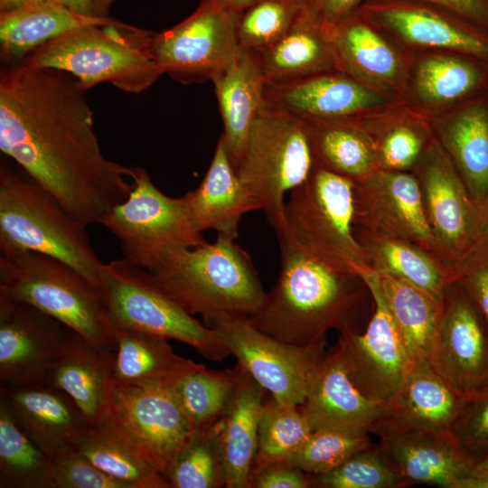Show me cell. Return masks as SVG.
Returning <instances> with one entry per match:
<instances>
[{
	"mask_svg": "<svg viewBox=\"0 0 488 488\" xmlns=\"http://www.w3.org/2000/svg\"><path fill=\"white\" fill-rule=\"evenodd\" d=\"M0 400L50 457L74 446L91 427L73 399L49 383L0 385Z\"/></svg>",
	"mask_w": 488,
	"mask_h": 488,
	"instance_id": "cell-24",
	"label": "cell"
},
{
	"mask_svg": "<svg viewBox=\"0 0 488 488\" xmlns=\"http://www.w3.org/2000/svg\"><path fill=\"white\" fill-rule=\"evenodd\" d=\"M114 360L115 351L94 344L69 328L46 383L69 395L89 423L98 426L106 412Z\"/></svg>",
	"mask_w": 488,
	"mask_h": 488,
	"instance_id": "cell-29",
	"label": "cell"
},
{
	"mask_svg": "<svg viewBox=\"0 0 488 488\" xmlns=\"http://www.w3.org/2000/svg\"><path fill=\"white\" fill-rule=\"evenodd\" d=\"M235 240L218 235L212 243L171 249L148 271L168 296L203 323L226 314L249 316L267 293L250 257Z\"/></svg>",
	"mask_w": 488,
	"mask_h": 488,
	"instance_id": "cell-3",
	"label": "cell"
},
{
	"mask_svg": "<svg viewBox=\"0 0 488 488\" xmlns=\"http://www.w3.org/2000/svg\"><path fill=\"white\" fill-rule=\"evenodd\" d=\"M305 121L314 157L323 167L353 183L380 169L373 142L358 120Z\"/></svg>",
	"mask_w": 488,
	"mask_h": 488,
	"instance_id": "cell-37",
	"label": "cell"
},
{
	"mask_svg": "<svg viewBox=\"0 0 488 488\" xmlns=\"http://www.w3.org/2000/svg\"><path fill=\"white\" fill-rule=\"evenodd\" d=\"M456 280L471 296L488 329V248L481 241L457 266Z\"/></svg>",
	"mask_w": 488,
	"mask_h": 488,
	"instance_id": "cell-49",
	"label": "cell"
},
{
	"mask_svg": "<svg viewBox=\"0 0 488 488\" xmlns=\"http://www.w3.org/2000/svg\"><path fill=\"white\" fill-rule=\"evenodd\" d=\"M133 189L101 221L118 240L125 258L149 270L167 251L207 243L183 196L162 192L145 169L134 166Z\"/></svg>",
	"mask_w": 488,
	"mask_h": 488,
	"instance_id": "cell-10",
	"label": "cell"
},
{
	"mask_svg": "<svg viewBox=\"0 0 488 488\" xmlns=\"http://www.w3.org/2000/svg\"><path fill=\"white\" fill-rule=\"evenodd\" d=\"M442 10L488 36V0H412Z\"/></svg>",
	"mask_w": 488,
	"mask_h": 488,
	"instance_id": "cell-51",
	"label": "cell"
},
{
	"mask_svg": "<svg viewBox=\"0 0 488 488\" xmlns=\"http://www.w3.org/2000/svg\"><path fill=\"white\" fill-rule=\"evenodd\" d=\"M374 269L408 282L441 300L456 271L425 249L404 239L355 228Z\"/></svg>",
	"mask_w": 488,
	"mask_h": 488,
	"instance_id": "cell-34",
	"label": "cell"
},
{
	"mask_svg": "<svg viewBox=\"0 0 488 488\" xmlns=\"http://www.w3.org/2000/svg\"><path fill=\"white\" fill-rule=\"evenodd\" d=\"M359 277L369 289L375 310L366 331L359 334L351 324L339 332L337 348L348 376L369 399L386 407L399 396L415 361L382 296L373 267Z\"/></svg>",
	"mask_w": 488,
	"mask_h": 488,
	"instance_id": "cell-12",
	"label": "cell"
},
{
	"mask_svg": "<svg viewBox=\"0 0 488 488\" xmlns=\"http://www.w3.org/2000/svg\"><path fill=\"white\" fill-rule=\"evenodd\" d=\"M377 272L382 296L411 357L430 361L440 323L441 300L408 282Z\"/></svg>",
	"mask_w": 488,
	"mask_h": 488,
	"instance_id": "cell-38",
	"label": "cell"
},
{
	"mask_svg": "<svg viewBox=\"0 0 488 488\" xmlns=\"http://www.w3.org/2000/svg\"><path fill=\"white\" fill-rule=\"evenodd\" d=\"M323 488H401L411 483L387 461L377 445L362 450L337 468L310 475Z\"/></svg>",
	"mask_w": 488,
	"mask_h": 488,
	"instance_id": "cell-45",
	"label": "cell"
},
{
	"mask_svg": "<svg viewBox=\"0 0 488 488\" xmlns=\"http://www.w3.org/2000/svg\"><path fill=\"white\" fill-rule=\"evenodd\" d=\"M281 268L260 307L248 316L259 331L302 348L326 344V333L351 324L370 294L356 274L334 267L277 235Z\"/></svg>",
	"mask_w": 488,
	"mask_h": 488,
	"instance_id": "cell-2",
	"label": "cell"
},
{
	"mask_svg": "<svg viewBox=\"0 0 488 488\" xmlns=\"http://www.w3.org/2000/svg\"><path fill=\"white\" fill-rule=\"evenodd\" d=\"M354 183L318 163L289 192L285 221L289 238L318 259L357 276L373 267L354 234Z\"/></svg>",
	"mask_w": 488,
	"mask_h": 488,
	"instance_id": "cell-8",
	"label": "cell"
},
{
	"mask_svg": "<svg viewBox=\"0 0 488 488\" xmlns=\"http://www.w3.org/2000/svg\"><path fill=\"white\" fill-rule=\"evenodd\" d=\"M86 226L14 162L0 165V251L26 249L58 258L101 288L105 264Z\"/></svg>",
	"mask_w": 488,
	"mask_h": 488,
	"instance_id": "cell-4",
	"label": "cell"
},
{
	"mask_svg": "<svg viewBox=\"0 0 488 488\" xmlns=\"http://www.w3.org/2000/svg\"><path fill=\"white\" fill-rule=\"evenodd\" d=\"M192 221L200 232L238 238L240 219L260 210L256 199L239 180L220 138L210 166L199 186L184 194Z\"/></svg>",
	"mask_w": 488,
	"mask_h": 488,
	"instance_id": "cell-32",
	"label": "cell"
},
{
	"mask_svg": "<svg viewBox=\"0 0 488 488\" xmlns=\"http://www.w3.org/2000/svg\"><path fill=\"white\" fill-rule=\"evenodd\" d=\"M88 89L73 75L20 62L0 73V150L86 227L124 202L134 167L105 157Z\"/></svg>",
	"mask_w": 488,
	"mask_h": 488,
	"instance_id": "cell-1",
	"label": "cell"
},
{
	"mask_svg": "<svg viewBox=\"0 0 488 488\" xmlns=\"http://www.w3.org/2000/svg\"><path fill=\"white\" fill-rule=\"evenodd\" d=\"M309 474L290 461H276L251 466L248 488H308Z\"/></svg>",
	"mask_w": 488,
	"mask_h": 488,
	"instance_id": "cell-50",
	"label": "cell"
},
{
	"mask_svg": "<svg viewBox=\"0 0 488 488\" xmlns=\"http://www.w3.org/2000/svg\"><path fill=\"white\" fill-rule=\"evenodd\" d=\"M316 164L306 121L265 100L235 170L277 235L286 232L285 194L304 183Z\"/></svg>",
	"mask_w": 488,
	"mask_h": 488,
	"instance_id": "cell-7",
	"label": "cell"
},
{
	"mask_svg": "<svg viewBox=\"0 0 488 488\" xmlns=\"http://www.w3.org/2000/svg\"><path fill=\"white\" fill-rule=\"evenodd\" d=\"M367 0H313L314 5L329 31L348 18Z\"/></svg>",
	"mask_w": 488,
	"mask_h": 488,
	"instance_id": "cell-52",
	"label": "cell"
},
{
	"mask_svg": "<svg viewBox=\"0 0 488 488\" xmlns=\"http://www.w3.org/2000/svg\"><path fill=\"white\" fill-rule=\"evenodd\" d=\"M116 0H93L95 14L98 16H108V11Z\"/></svg>",
	"mask_w": 488,
	"mask_h": 488,
	"instance_id": "cell-57",
	"label": "cell"
},
{
	"mask_svg": "<svg viewBox=\"0 0 488 488\" xmlns=\"http://www.w3.org/2000/svg\"><path fill=\"white\" fill-rule=\"evenodd\" d=\"M265 391L241 368L231 399L221 417L211 425L221 455L227 488H248L249 472L258 450V424Z\"/></svg>",
	"mask_w": 488,
	"mask_h": 488,
	"instance_id": "cell-30",
	"label": "cell"
},
{
	"mask_svg": "<svg viewBox=\"0 0 488 488\" xmlns=\"http://www.w3.org/2000/svg\"><path fill=\"white\" fill-rule=\"evenodd\" d=\"M58 2L77 14L98 16L95 14L93 0H58Z\"/></svg>",
	"mask_w": 488,
	"mask_h": 488,
	"instance_id": "cell-53",
	"label": "cell"
},
{
	"mask_svg": "<svg viewBox=\"0 0 488 488\" xmlns=\"http://www.w3.org/2000/svg\"><path fill=\"white\" fill-rule=\"evenodd\" d=\"M74 447L98 469L128 488H171L164 475L105 425L91 426Z\"/></svg>",
	"mask_w": 488,
	"mask_h": 488,
	"instance_id": "cell-39",
	"label": "cell"
},
{
	"mask_svg": "<svg viewBox=\"0 0 488 488\" xmlns=\"http://www.w3.org/2000/svg\"><path fill=\"white\" fill-rule=\"evenodd\" d=\"M479 241L488 248V209L482 217Z\"/></svg>",
	"mask_w": 488,
	"mask_h": 488,
	"instance_id": "cell-58",
	"label": "cell"
},
{
	"mask_svg": "<svg viewBox=\"0 0 488 488\" xmlns=\"http://www.w3.org/2000/svg\"><path fill=\"white\" fill-rule=\"evenodd\" d=\"M240 372L239 364L223 371L211 370L201 364L173 388L194 431L214 424L221 417L233 396Z\"/></svg>",
	"mask_w": 488,
	"mask_h": 488,
	"instance_id": "cell-40",
	"label": "cell"
},
{
	"mask_svg": "<svg viewBox=\"0 0 488 488\" xmlns=\"http://www.w3.org/2000/svg\"><path fill=\"white\" fill-rule=\"evenodd\" d=\"M101 289L112 325L180 341L212 361L231 355L213 329L178 305L148 270L128 259L105 264Z\"/></svg>",
	"mask_w": 488,
	"mask_h": 488,
	"instance_id": "cell-9",
	"label": "cell"
},
{
	"mask_svg": "<svg viewBox=\"0 0 488 488\" xmlns=\"http://www.w3.org/2000/svg\"><path fill=\"white\" fill-rule=\"evenodd\" d=\"M338 70L389 98L402 100L411 52L359 11L330 30Z\"/></svg>",
	"mask_w": 488,
	"mask_h": 488,
	"instance_id": "cell-22",
	"label": "cell"
},
{
	"mask_svg": "<svg viewBox=\"0 0 488 488\" xmlns=\"http://www.w3.org/2000/svg\"><path fill=\"white\" fill-rule=\"evenodd\" d=\"M29 5V0H0V13H7Z\"/></svg>",
	"mask_w": 488,
	"mask_h": 488,
	"instance_id": "cell-56",
	"label": "cell"
},
{
	"mask_svg": "<svg viewBox=\"0 0 488 488\" xmlns=\"http://www.w3.org/2000/svg\"><path fill=\"white\" fill-rule=\"evenodd\" d=\"M68 329L34 306L0 293V385L46 383Z\"/></svg>",
	"mask_w": 488,
	"mask_h": 488,
	"instance_id": "cell-18",
	"label": "cell"
},
{
	"mask_svg": "<svg viewBox=\"0 0 488 488\" xmlns=\"http://www.w3.org/2000/svg\"><path fill=\"white\" fill-rule=\"evenodd\" d=\"M48 456L0 400V488H47Z\"/></svg>",
	"mask_w": 488,
	"mask_h": 488,
	"instance_id": "cell-41",
	"label": "cell"
},
{
	"mask_svg": "<svg viewBox=\"0 0 488 488\" xmlns=\"http://www.w3.org/2000/svg\"><path fill=\"white\" fill-rule=\"evenodd\" d=\"M313 430L299 406L264 402L258 424V450L253 465L290 461Z\"/></svg>",
	"mask_w": 488,
	"mask_h": 488,
	"instance_id": "cell-42",
	"label": "cell"
},
{
	"mask_svg": "<svg viewBox=\"0 0 488 488\" xmlns=\"http://www.w3.org/2000/svg\"><path fill=\"white\" fill-rule=\"evenodd\" d=\"M122 23L108 16L82 15L61 4H29L0 13L1 56L20 61L35 47L71 30Z\"/></svg>",
	"mask_w": 488,
	"mask_h": 488,
	"instance_id": "cell-36",
	"label": "cell"
},
{
	"mask_svg": "<svg viewBox=\"0 0 488 488\" xmlns=\"http://www.w3.org/2000/svg\"><path fill=\"white\" fill-rule=\"evenodd\" d=\"M358 11L408 52L450 51L488 61V36L436 7L412 0H367Z\"/></svg>",
	"mask_w": 488,
	"mask_h": 488,
	"instance_id": "cell-19",
	"label": "cell"
},
{
	"mask_svg": "<svg viewBox=\"0 0 488 488\" xmlns=\"http://www.w3.org/2000/svg\"><path fill=\"white\" fill-rule=\"evenodd\" d=\"M382 170L410 171L435 136L429 120L403 101L358 120Z\"/></svg>",
	"mask_w": 488,
	"mask_h": 488,
	"instance_id": "cell-35",
	"label": "cell"
},
{
	"mask_svg": "<svg viewBox=\"0 0 488 488\" xmlns=\"http://www.w3.org/2000/svg\"><path fill=\"white\" fill-rule=\"evenodd\" d=\"M47 488H128L93 465L73 446L50 457Z\"/></svg>",
	"mask_w": 488,
	"mask_h": 488,
	"instance_id": "cell-47",
	"label": "cell"
},
{
	"mask_svg": "<svg viewBox=\"0 0 488 488\" xmlns=\"http://www.w3.org/2000/svg\"><path fill=\"white\" fill-rule=\"evenodd\" d=\"M310 0H254L239 13V47L261 52L281 38Z\"/></svg>",
	"mask_w": 488,
	"mask_h": 488,
	"instance_id": "cell-44",
	"label": "cell"
},
{
	"mask_svg": "<svg viewBox=\"0 0 488 488\" xmlns=\"http://www.w3.org/2000/svg\"><path fill=\"white\" fill-rule=\"evenodd\" d=\"M472 474L488 475V457L474 466Z\"/></svg>",
	"mask_w": 488,
	"mask_h": 488,
	"instance_id": "cell-59",
	"label": "cell"
},
{
	"mask_svg": "<svg viewBox=\"0 0 488 488\" xmlns=\"http://www.w3.org/2000/svg\"><path fill=\"white\" fill-rule=\"evenodd\" d=\"M0 293L116 352L102 289L65 262L33 250L0 251Z\"/></svg>",
	"mask_w": 488,
	"mask_h": 488,
	"instance_id": "cell-6",
	"label": "cell"
},
{
	"mask_svg": "<svg viewBox=\"0 0 488 488\" xmlns=\"http://www.w3.org/2000/svg\"><path fill=\"white\" fill-rule=\"evenodd\" d=\"M299 408L313 431L354 434H375L388 412V407L369 399L355 387L337 346L324 354Z\"/></svg>",
	"mask_w": 488,
	"mask_h": 488,
	"instance_id": "cell-23",
	"label": "cell"
},
{
	"mask_svg": "<svg viewBox=\"0 0 488 488\" xmlns=\"http://www.w3.org/2000/svg\"><path fill=\"white\" fill-rule=\"evenodd\" d=\"M380 438L384 457L411 484L455 488L474 468L449 430L403 429Z\"/></svg>",
	"mask_w": 488,
	"mask_h": 488,
	"instance_id": "cell-25",
	"label": "cell"
},
{
	"mask_svg": "<svg viewBox=\"0 0 488 488\" xmlns=\"http://www.w3.org/2000/svg\"><path fill=\"white\" fill-rule=\"evenodd\" d=\"M29 4H60V3L58 2V0H29Z\"/></svg>",
	"mask_w": 488,
	"mask_h": 488,
	"instance_id": "cell-60",
	"label": "cell"
},
{
	"mask_svg": "<svg viewBox=\"0 0 488 488\" xmlns=\"http://www.w3.org/2000/svg\"><path fill=\"white\" fill-rule=\"evenodd\" d=\"M428 120L483 217L488 209V90Z\"/></svg>",
	"mask_w": 488,
	"mask_h": 488,
	"instance_id": "cell-26",
	"label": "cell"
},
{
	"mask_svg": "<svg viewBox=\"0 0 488 488\" xmlns=\"http://www.w3.org/2000/svg\"><path fill=\"white\" fill-rule=\"evenodd\" d=\"M470 398L449 385L425 359L417 360L394 403L375 432L450 430Z\"/></svg>",
	"mask_w": 488,
	"mask_h": 488,
	"instance_id": "cell-27",
	"label": "cell"
},
{
	"mask_svg": "<svg viewBox=\"0 0 488 488\" xmlns=\"http://www.w3.org/2000/svg\"><path fill=\"white\" fill-rule=\"evenodd\" d=\"M353 202L355 228L412 242L444 261L412 172L377 170L354 183Z\"/></svg>",
	"mask_w": 488,
	"mask_h": 488,
	"instance_id": "cell-17",
	"label": "cell"
},
{
	"mask_svg": "<svg viewBox=\"0 0 488 488\" xmlns=\"http://www.w3.org/2000/svg\"><path fill=\"white\" fill-rule=\"evenodd\" d=\"M221 112V139L236 169L251 125L265 102L266 80L258 52L239 48L235 59L211 80Z\"/></svg>",
	"mask_w": 488,
	"mask_h": 488,
	"instance_id": "cell-28",
	"label": "cell"
},
{
	"mask_svg": "<svg viewBox=\"0 0 488 488\" xmlns=\"http://www.w3.org/2000/svg\"><path fill=\"white\" fill-rule=\"evenodd\" d=\"M211 2V4L234 12V13H240L242 12L247 6H249L254 0H206Z\"/></svg>",
	"mask_w": 488,
	"mask_h": 488,
	"instance_id": "cell-55",
	"label": "cell"
},
{
	"mask_svg": "<svg viewBox=\"0 0 488 488\" xmlns=\"http://www.w3.org/2000/svg\"><path fill=\"white\" fill-rule=\"evenodd\" d=\"M100 424L165 478L194 432L173 388H136L112 380Z\"/></svg>",
	"mask_w": 488,
	"mask_h": 488,
	"instance_id": "cell-11",
	"label": "cell"
},
{
	"mask_svg": "<svg viewBox=\"0 0 488 488\" xmlns=\"http://www.w3.org/2000/svg\"><path fill=\"white\" fill-rule=\"evenodd\" d=\"M265 100L305 120H359L402 101L372 89L338 69L266 84Z\"/></svg>",
	"mask_w": 488,
	"mask_h": 488,
	"instance_id": "cell-21",
	"label": "cell"
},
{
	"mask_svg": "<svg viewBox=\"0 0 488 488\" xmlns=\"http://www.w3.org/2000/svg\"><path fill=\"white\" fill-rule=\"evenodd\" d=\"M410 172L418 181L441 258L456 270L479 242L481 212L436 138Z\"/></svg>",
	"mask_w": 488,
	"mask_h": 488,
	"instance_id": "cell-15",
	"label": "cell"
},
{
	"mask_svg": "<svg viewBox=\"0 0 488 488\" xmlns=\"http://www.w3.org/2000/svg\"><path fill=\"white\" fill-rule=\"evenodd\" d=\"M455 488H488V475L471 474L458 481Z\"/></svg>",
	"mask_w": 488,
	"mask_h": 488,
	"instance_id": "cell-54",
	"label": "cell"
},
{
	"mask_svg": "<svg viewBox=\"0 0 488 488\" xmlns=\"http://www.w3.org/2000/svg\"><path fill=\"white\" fill-rule=\"evenodd\" d=\"M488 90V61L450 51L411 52L402 101L427 119Z\"/></svg>",
	"mask_w": 488,
	"mask_h": 488,
	"instance_id": "cell-20",
	"label": "cell"
},
{
	"mask_svg": "<svg viewBox=\"0 0 488 488\" xmlns=\"http://www.w3.org/2000/svg\"><path fill=\"white\" fill-rule=\"evenodd\" d=\"M258 55L266 84L296 80L337 69L330 31L313 0L289 30Z\"/></svg>",
	"mask_w": 488,
	"mask_h": 488,
	"instance_id": "cell-31",
	"label": "cell"
},
{
	"mask_svg": "<svg viewBox=\"0 0 488 488\" xmlns=\"http://www.w3.org/2000/svg\"><path fill=\"white\" fill-rule=\"evenodd\" d=\"M431 365L468 398L488 391V329L471 296L457 281L441 298V317Z\"/></svg>",
	"mask_w": 488,
	"mask_h": 488,
	"instance_id": "cell-16",
	"label": "cell"
},
{
	"mask_svg": "<svg viewBox=\"0 0 488 488\" xmlns=\"http://www.w3.org/2000/svg\"><path fill=\"white\" fill-rule=\"evenodd\" d=\"M112 329L116 352L111 380L117 384L174 388L201 365L176 354L163 336L114 325Z\"/></svg>",
	"mask_w": 488,
	"mask_h": 488,
	"instance_id": "cell-33",
	"label": "cell"
},
{
	"mask_svg": "<svg viewBox=\"0 0 488 488\" xmlns=\"http://www.w3.org/2000/svg\"><path fill=\"white\" fill-rule=\"evenodd\" d=\"M152 34L125 23L80 27L35 47L19 62L64 70L88 89L109 82L138 94L162 75L148 47Z\"/></svg>",
	"mask_w": 488,
	"mask_h": 488,
	"instance_id": "cell-5",
	"label": "cell"
},
{
	"mask_svg": "<svg viewBox=\"0 0 488 488\" xmlns=\"http://www.w3.org/2000/svg\"><path fill=\"white\" fill-rule=\"evenodd\" d=\"M239 15L201 0L187 18L153 33L148 47L161 73L183 84L211 81L239 51Z\"/></svg>",
	"mask_w": 488,
	"mask_h": 488,
	"instance_id": "cell-14",
	"label": "cell"
},
{
	"mask_svg": "<svg viewBox=\"0 0 488 488\" xmlns=\"http://www.w3.org/2000/svg\"><path fill=\"white\" fill-rule=\"evenodd\" d=\"M171 488H219L225 475L212 427L193 432L167 474Z\"/></svg>",
	"mask_w": 488,
	"mask_h": 488,
	"instance_id": "cell-43",
	"label": "cell"
},
{
	"mask_svg": "<svg viewBox=\"0 0 488 488\" xmlns=\"http://www.w3.org/2000/svg\"><path fill=\"white\" fill-rule=\"evenodd\" d=\"M449 431L474 466L488 457V391L466 401Z\"/></svg>",
	"mask_w": 488,
	"mask_h": 488,
	"instance_id": "cell-48",
	"label": "cell"
},
{
	"mask_svg": "<svg viewBox=\"0 0 488 488\" xmlns=\"http://www.w3.org/2000/svg\"><path fill=\"white\" fill-rule=\"evenodd\" d=\"M373 445L368 434L317 429L291 456L290 462L309 475L328 473Z\"/></svg>",
	"mask_w": 488,
	"mask_h": 488,
	"instance_id": "cell-46",
	"label": "cell"
},
{
	"mask_svg": "<svg viewBox=\"0 0 488 488\" xmlns=\"http://www.w3.org/2000/svg\"><path fill=\"white\" fill-rule=\"evenodd\" d=\"M225 343L238 364L273 399L282 404L304 403L325 344L302 348L275 339L256 328L246 315L221 314L203 323Z\"/></svg>",
	"mask_w": 488,
	"mask_h": 488,
	"instance_id": "cell-13",
	"label": "cell"
}]
</instances>
